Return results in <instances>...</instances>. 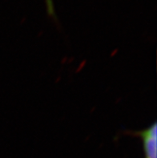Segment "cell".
<instances>
[{"label": "cell", "mask_w": 157, "mask_h": 158, "mask_svg": "<svg viewBox=\"0 0 157 158\" xmlns=\"http://www.w3.org/2000/svg\"><path fill=\"white\" fill-rule=\"evenodd\" d=\"M131 136L139 137L143 143L145 158H157V123L154 122L145 129L130 131Z\"/></svg>", "instance_id": "cell-1"}]
</instances>
